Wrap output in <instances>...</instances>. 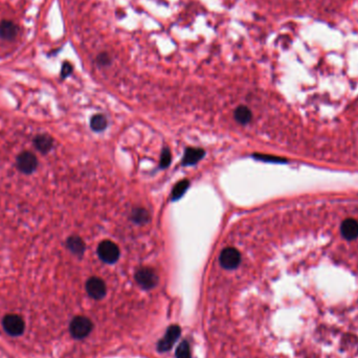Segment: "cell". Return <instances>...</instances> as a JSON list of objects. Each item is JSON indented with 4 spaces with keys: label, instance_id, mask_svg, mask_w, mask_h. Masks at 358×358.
Instances as JSON below:
<instances>
[{
    "label": "cell",
    "instance_id": "cell-15",
    "mask_svg": "<svg viewBox=\"0 0 358 358\" xmlns=\"http://www.w3.org/2000/svg\"><path fill=\"white\" fill-rule=\"evenodd\" d=\"M131 219H132L133 222H135L137 224H145V223L149 222L150 215H149L148 211L145 210L144 208H135L132 211Z\"/></svg>",
    "mask_w": 358,
    "mask_h": 358
},
{
    "label": "cell",
    "instance_id": "cell-17",
    "mask_svg": "<svg viewBox=\"0 0 358 358\" xmlns=\"http://www.w3.org/2000/svg\"><path fill=\"white\" fill-rule=\"evenodd\" d=\"M90 127L96 132L104 131L107 127V119L103 115H96L91 118Z\"/></svg>",
    "mask_w": 358,
    "mask_h": 358
},
{
    "label": "cell",
    "instance_id": "cell-1",
    "mask_svg": "<svg viewBox=\"0 0 358 358\" xmlns=\"http://www.w3.org/2000/svg\"><path fill=\"white\" fill-rule=\"evenodd\" d=\"M98 255L103 262L107 264H114L119 260L121 253L119 246L115 242L105 240L98 246Z\"/></svg>",
    "mask_w": 358,
    "mask_h": 358
},
{
    "label": "cell",
    "instance_id": "cell-3",
    "mask_svg": "<svg viewBox=\"0 0 358 358\" xmlns=\"http://www.w3.org/2000/svg\"><path fill=\"white\" fill-rule=\"evenodd\" d=\"M135 280L142 288L144 289H152L158 283V275L155 270L149 267L140 268L135 273Z\"/></svg>",
    "mask_w": 358,
    "mask_h": 358
},
{
    "label": "cell",
    "instance_id": "cell-16",
    "mask_svg": "<svg viewBox=\"0 0 358 358\" xmlns=\"http://www.w3.org/2000/svg\"><path fill=\"white\" fill-rule=\"evenodd\" d=\"M190 185V181L187 179H183L181 181H179L178 183H176V185L174 186L173 191H172V200H178L179 198L182 197V195L185 193V191L187 190Z\"/></svg>",
    "mask_w": 358,
    "mask_h": 358
},
{
    "label": "cell",
    "instance_id": "cell-22",
    "mask_svg": "<svg viewBox=\"0 0 358 358\" xmlns=\"http://www.w3.org/2000/svg\"><path fill=\"white\" fill-rule=\"evenodd\" d=\"M258 159H263V160H275V161H281V158L277 157H270V156H265V155H256Z\"/></svg>",
    "mask_w": 358,
    "mask_h": 358
},
{
    "label": "cell",
    "instance_id": "cell-4",
    "mask_svg": "<svg viewBox=\"0 0 358 358\" xmlns=\"http://www.w3.org/2000/svg\"><path fill=\"white\" fill-rule=\"evenodd\" d=\"M17 168L23 174H32L38 167V159L35 154L30 151L21 152L17 157Z\"/></svg>",
    "mask_w": 358,
    "mask_h": 358
},
{
    "label": "cell",
    "instance_id": "cell-9",
    "mask_svg": "<svg viewBox=\"0 0 358 358\" xmlns=\"http://www.w3.org/2000/svg\"><path fill=\"white\" fill-rule=\"evenodd\" d=\"M19 32V27L13 21L4 20L0 22V38L4 40H14Z\"/></svg>",
    "mask_w": 358,
    "mask_h": 358
},
{
    "label": "cell",
    "instance_id": "cell-19",
    "mask_svg": "<svg viewBox=\"0 0 358 358\" xmlns=\"http://www.w3.org/2000/svg\"><path fill=\"white\" fill-rule=\"evenodd\" d=\"M171 152L168 148L164 149L161 153V157H160V167L161 168H168L171 163Z\"/></svg>",
    "mask_w": 358,
    "mask_h": 358
},
{
    "label": "cell",
    "instance_id": "cell-13",
    "mask_svg": "<svg viewBox=\"0 0 358 358\" xmlns=\"http://www.w3.org/2000/svg\"><path fill=\"white\" fill-rule=\"evenodd\" d=\"M67 249L76 256H82L85 252V243L79 236H71L66 241Z\"/></svg>",
    "mask_w": 358,
    "mask_h": 358
},
{
    "label": "cell",
    "instance_id": "cell-6",
    "mask_svg": "<svg viewBox=\"0 0 358 358\" xmlns=\"http://www.w3.org/2000/svg\"><path fill=\"white\" fill-rule=\"evenodd\" d=\"M180 333H181V329L179 326L177 325L170 326L167 330L166 334H164V336L158 342L157 350L159 352H168L169 350H171L173 346L175 345L176 341L178 340Z\"/></svg>",
    "mask_w": 358,
    "mask_h": 358
},
{
    "label": "cell",
    "instance_id": "cell-10",
    "mask_svg": "<svg viewBox=\"0 0 358 358\" xmlns=\"http://www.w3.org/2000/svg\"><path fill=\"white\" fill-rule=\"evenodd\" d=\"M204 151L202 149L198 148H187L184 152L182 164L183 166H193V164L197 163L199 160H201L204 156Z\"/></svg>",
    "mask_w": 358,
    "mask_h": 358
},
{
    "label": "cell",
    "instance_id": "cell-20",
    "mask_svg": "<svg viewBox=\"0 0 358 358\" xmlns=\"http://www.w3.org/2000/svg\"><path fill=\"white\" fill-rule=\"evenodd\" d=\"M72 72V65L68 62L63 63L62 65V69H61V77L63 79H66L68 76H70V73Z\"/></svg>",
    "mask_w": 358,
    "mask_h": 358
},
{
    "label": "cell",
    "instance_id": "cell-12",
    "mask_svg": "<svg viewBox=\"0 0 358 358\" xmlns=\"http://www.w3.org/2000/svg\"><path fill=\"white\" fill-rule=\"evenodd\" d=\"M34 145L39 152L42 154H47L52 148L53 140L51 136L47 134H40L34 139Z\"/></svg>",
    "mask_w": 358,
    "mask_h": 358
},
{
    "label": "cell",
    "instance_id": "cell-21",
    "mask_svg": "<svg viewBox=\"0 0 358 358\" xmlns=\"http://www.w3.org/2000/svg\"><path fill=\"white\" fill-rule=\"evenodd\" d=\"M98 62L101 64V65H108L110 63V58L107 53H101L100 56L98 57Z\"/></svg>",
    "mask_w": 358,
    "mask_h": 358
},
{
    "label": "cell",
    "instance_id": "cell-18",
    "mask_svg": "<svg viewBox=\"0 0 358 358\" xmlns=\"http://www.w3.org/2000/svg\"><path fill=\"white\" fill-rule=\"evenodd\" d=\"M176 358H192V351L190 344L186 341H183L179 344L175 352Z\"/></svg>",
    "mask_w": 358,
    "mask_h": 358
},
{
    "label": "cell",
    "instance_id": "cell-5",
    "mask_svg": "<svg viewBox=\"0 0 358 358\" xmlns=\"http://www.w3.org/2000/svg\"><path fill=\"white\" fill-rule=\"evenodd\" d=\"M219 262L224 269H236L241 262V255L234 247H227L220 254Z\"/></svg>",
    "mask_w": 358,
    "mask_h": 358
},
{
    "label": "cell",
    "instance_id": "cell-2",
    "mask_svg": "<svg viewBox=\"0 0 358 358\" xmlns=\"http://www.w3.org/2000/svg\"><path fill=\"white\" fill-rule=\"evenodd\" d=\"M93 328L92 322L85 316H77L70 323V333L74 338L81 340L86 337Z\"/></svg>",
    "mask_w": 358,
    "mask_h": 358
},
{
    "label": "cell",
    "instance_id": "cell-8",
    "mask_svg": "<svg viewBox=\"0 0 358 358\" xmlns=\"http://www.w3.org/2000/svg\"><path fill=\"white\" fill-rule=\"evenodd\" d=\"M86 290L89 296H91L95 299H102L107 292L105 282L98 277H92L87 281Z\"/></svg>",
    "mask_w": 358,
    "mask_h": 358
},
{
    "label": "cell",
    "instance_id": "cell-14",
    "mask_svg": "<svg viewBox=\"0 0 358 358\" xmlns=\"http://www.w3.org/2000/svg\"><path fill=\"white\" fill-rule=\"evenodd\" d=\"M234 117H235V120L238 123H240L242 125H246V124H249L252 121L253 115H252L251 110L247 108L246 106H239L235 110Z\"/></svg>",
    "mask_w": 358,
    "mask_h": 358
},
{
    "label": "cell",
    "instance_id": "cell-11",
    "mask_svg": "<svg viewBox=\"0 0 358 358\" xmlns=\"http://www.w3.org/2000/svg\"><path fill=\"white\" fill-rule=\"evenodd\" d=\"M341 229L342 235L347 240H354L358 237V222L355 219H346Z\"/></svg>",
    "mask_w": 358,
    "mask_h": 358
},
{
    "label": "cell",
    "instance_id": "cell-7",
    "mask_svg": "<svg viewBox=\"0 0 358 358\" xmlns=\"http://www.w3.org/2000/svg\"><path fill=\"white\" fill-rule=\"evenodd\" d=\"M3 326L5 331L12 336L21 335L24 331V322L16 314L7 315L3 321Z\"/></svg>",
    "mask_w": 358,
    "mask_h": 358
}]
</instances>
